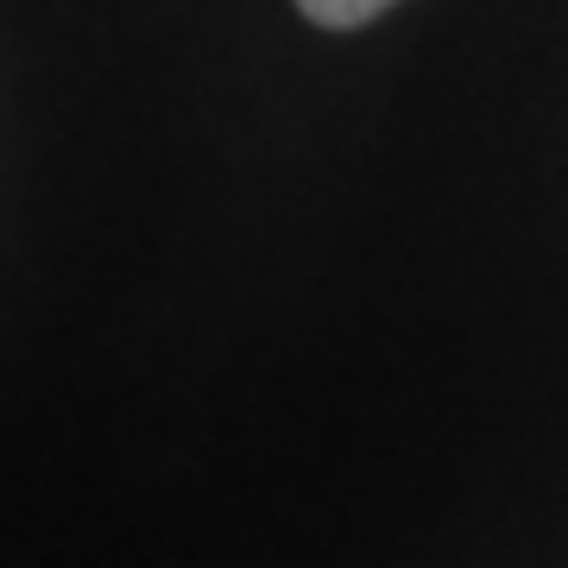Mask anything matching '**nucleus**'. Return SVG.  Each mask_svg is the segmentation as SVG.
Here are the masks:
<instances>
[{"label":"nucleus","instance_id":"f257e3e1","mask_svg":"<svg viewBox=\"0 0 568 568\" xmlns=\"http://www.w3.org/2000/svg\"><path fill=\"white\" fill-rule=\"evenodd\" d=\"M316 26H335V32H347V26H366L379 20L386 7H398V0H297Z\"/></svg>","mask_w":568,"mask_h":568}]
</instances>
